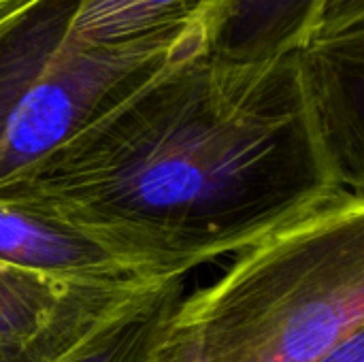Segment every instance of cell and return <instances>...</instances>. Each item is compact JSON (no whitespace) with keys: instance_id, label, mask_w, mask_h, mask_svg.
Returning <instances> with one entry per match:
<instances>
[{"instance_id":"8992f818","label":"cell","mask_w":364,"mask_h":362,"mask_svg":"<svg viewBox=\"0 0 364 362\" xmlns=\"http://www.w3.org/2000/svg\"><path fill=\"white\" fill-rule=\"evenodd\" d=\"M364 23V0H205L200 53L230 64L286 58L309 36Z\"/></svg>"},{"instance_id":"7a4b0ae2","label":"cell","mask_w":364,"mask_h":362,"mask_svg":"<svg viewBox=\"0 0 364 362\" xmlns=\"http://www.w3.org/2000/svg\"><path fill=\"white\" fill-rule=\"evenodd\" d=\"M360 329L364 196L346 190L183 297L154 362H318Z\"/></svg>"},{"instance_id":"8fae6325","label":"cell","mask_w":364,"mask_h":362,"mask_svg":"<svg viewBox=\"0 0 364 362\" xmlns=\"http://www.w3.org/2000/svg\"><path fill=\"white\" fill-rule=\"evenodd\" d=\"M34 2H38V0H0V23L19 15L21 11H26Z\"/></svg>"},{"instance_id":"52a82bcc","label":"cell","mask_w":364,"mask_h":362,"mask_svg":"<svg viewBox=\"0 0 364 362\" xmlns=\"http://www.w3.org/2000/svg\"><path fill=\"white\" fill-rule=\"evenodd\" d=\"M0 265L79 286L151 280L85 230L26 203L0 201Z\"/></svg>"},{"instance_id":"9c48e42d","label":"cell","mask_w":364,"mask_h":362,"mask_svg":"<svg viewBox=\"0 0 364 362\" xmlns=\"http://www.w3.org/2000/svg\"><path fill=\"white\" fill-rule=\"evenodd\" d=\"M179 301L175 284L143 290L58 362H154Z\"/></svg>"},{"instance_id":"ba28073f","label":"cell","mask_w":364,"mask_h":362,"mask_svg":"<svg viewBox=\"0 0 364 362\" xmlns=\"http://www.w3.org/2000/svg\"><path fill=\"white\" fill-rule=\"evenodd\" d=\"M203 4L205 0H77L68 34L92 47L192 34Z\"/></svg>"},{"instance_id":"5b68a950","label":"cell","mask_w":364,"mask_h":362,"mask_svg":"<svg viewBox=\"0 0 364 362\" xmlns=\"http://www.w3.org/2000/svg\"><path fill=\"white\" fill-rule=\"evenodd\" d=\"M290 55L341 186L364 196V23L318 32Z\"/></svg>"},{"instance_id":"6da1fadb","label":"cell","mask_w":364,"mask_h":362,"mask_svg":"<svg viewBox=\"0 0 364 362\" xmlns=\"http://www.w3.org/2000/svg\"><path fill=\"white\" fill-rule=\"evenodd\" d=\"M341 192L290 53L230 64L190 49L0 201L45 209L164 280L237 254Z\"/></svg>"},{"instance_id":"3957f363","label":"cell","mask_w":364,"mask_h":362,"mask_svg":"<svg viewBox=\"0 0 364 362\" xmlns=\"http://www.w3.org/2000/svg\"><path fill=\"white\" fill-rule=\"evenodd\" d=\"M77 0H38L0 23V194L177 53L196 32L122 47L68 34Z\"/></svg>"},{"instance_id":"277c9868","label":"cell","mask_w":364,"mask_h":362,"mask_svg":"<svg viewBox=\"0 0 364 362\" xmlns=\"http://www.w3.org/2000/svg\"><path fill=\"white\" fill-rule=\"evenodd\" d=\"M151 282L79 286L0 265V362H58Z\"/></svg>"},{"instance_id":"30bf717a","label":"cell","mask_w":364,"mask_h":362,"mask_svg":"<svg viewBox=\"0 0 364 362\" xmlns=\"http://www.w3.org/2000/svg\"><path fill=\"white\" fill-rule=\"evenodd\" d=\"M318 362H364V329L341 339Z\"/></svg>"}]
</instances>
